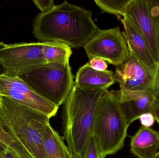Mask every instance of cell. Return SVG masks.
Instances as JSON below:
<instances>
[{"label": "cell", "mask_w": 159, "mask_h": 158, "mask_svg": "<svg viewBox=\"0 0 159 158\" xmlns=\"http://www.w3.org/2000/svg\"><path fill=\"white\" fill-rule=\"evenodd\" d=\"M83 48L89 60L102 58L116 66L123 63L129 54L126 40L118 27L99 29Z\"/></svg>", "instance_id": "52a82bcc"}, {"label": "cell", "mask_w": 159, "mask_h": 158, "mask_svg": "<svg viewBox=\"0 0 159 158\" xmlns=\"http://www.w3.org/2000/svg\"><path fill=\"white\" fill-rule=\"evenodd\" d=\"M124 26L122 32L129 52L132 54L144 66L156 74L157 64L153 58L148 45L142 35L127 19L120 18Z\"/></svg>", "instance_id": "7c38bea8"}, {"label": "cell", "mask_w": 159, "mask_h": 158, "mask_svg": "<svg viewBox=\"0 0 159 158\" xmlns=\"http://www.w3.org/2000/svg\"><path fill=\"white\" fill-rule=\"evenodd\" d=\"M43 143L47 158H71L68 147L61 137L50 124L44 132Z\"/></svg>", "instance_id": "9a60e30c"}, {"label": "cell", "mask_w": 159, "mask_h": 158, "mask_svg": "<svg viewBox=\"0 0 159 158\" xmlns=\"http://www.w3.org/2000/svg\"><path fill=\"white\" fill-rule=\"evenodd\" d=\"M5 158H18L16 156L12 155V154H9V153H6Z\"/></svg>", "instance_id": "d4e9b609"}, {"label": "cell", "mask_w": 159, "mask_h": 158, "mask_svg": "<svg viewBox=\"0 0 159 158\" xmlns=\"http://www.w3.org/2000/svg\"><path fill=\"white\" fill-rule=\"evenodd\" d=\"M129 127L116 91H105L96 108L92 133L100 158L114 155L123 147Z\"/></svg>", "instance_id": "277c9868"}, {"label": "cell", "mask_w": 159, "mask_h": 158, "mask_svg": "<svg viewBox=\"0 0 159 158\" xmlns=\"http://www.w3.org/2000/svg\"><path fill=\"white\" fill-rule=\"evenodd\" d=\"M115 83L113 71H97L87 63L78 70L75 84L85 90H107Z\"/></svg>", "instance_id": "5bb4252c"}, {"label": "cell", "mask_w": 159, "mask_h": 158, "mask_svg": "<svg viewBox=\"0 0 159 158\" xmlns=\"http://www.w3.org/2000/svg\"><path fill=\"white\" fill-rule=\"evenodd\" d=\"M0 147L6 153L12 154L18 158H31L18 146L14 138L6 130L0 120Z\"/></svg>", "instance_id": "e0dca14e"}, {"label": "cell", "mask_w": 159, "mask_h": 158, "mask_svg": "<svg viewBox=\"0 0 159 158\" xmlns=\"http://www.w3.org/2000/svg\"><path fill=\"white\" fill-rule=\"evenodd\" d=\"M81 158H100L92 135L90 136L81 155Z\"/></svg>", "instance_id": "d6986e66"}, {"label": "cell", "mask_w": 159, "mask_h": 158, "mask_svg": "<svg viewBox=\"0 0 159 158\" xmlns=\"http://www.w3.org/2000/svg\"><path fill=\"white\" fill-rule=\"evenodd\" d=\"M89 64L92 68L97 71H103L107 70V63L102 58H92L89 60Z\"/></svg>", "instance_id": "44dd1931"}, {"label": "cell", "mask_w": 159, "mask_h": 158, "mask_svg": "<svg viewBox=\"0 0 159 158\" xmlns=\"http://www.w3.org/2000/svg\"><path fill=\"white\" fill-rule=\"evenodd\" d=\"M154 3L156 4L159 7V1H153Z\"/></svg>", "instance_id": "83f0119b"}, {"label": "cell", "mask_w": 159, "mask_h": 158, "mask_svg": "<svg viewBox=\"0 0 159 158\" xmlns=\"http://www.w3.org/2000/svg\"><path fill=\"white\" fill-rule=\"evenodd\" d=\"M106 90H85L75 84L64 102L63 138L72 156H81L92 133L98 102Z\"/></svg>", "instance_id": "3957f363"}, {"label": "cell", "mask_w": 159, "mask_h": 158, "mask_svg": "<svg viewBox=\"0 0 159 158\" xmlns=\"http://www.w3.org/2000/svg\"><path fill=\"white\" fill-rule=\"evenodd\" d=\"M6 44H5L3 42H0V51L6 46ZM4 69L2 65L1 62H0V76L4 75Z\"/></svg>", "instance_id": "cb8c5ba5"}, {"label": "cell", "mask_w": 159, "mask_h": 158, "mask_svg": "<svg viewBox=\"0 0 159 158\" xmlns=\"http://www.w3.org/2000/svg\"><path fill=\"white\" fill-rule=\"evenodd\" d=\"M130 0H94L96 4L104 12L114 14L120 18L123 16Z\"/></svg>", "instance_id": "ac0fdd59"}, {"label": "cell", "mask_w": 159, "mask_h": 158, "mask_svg": "<svg viewBox=\"0 0 159 158\" xmlns=\"http://www.w3.org/2000/svg\"><path fill=\"white\" fill-rule=\"evenodd\" d=\"M130 151L138 158H154L159 151V132L142 126L130 137Z\"/></svg>", "instance_id": "4fadbf2b"}, {"label": "cell", "mask_w": 159, "mask_h": 158, "mask_svg": "<svg viewBox=\"0 0 159 158\" xmlns=\"http://www.w3.org/2000/svg\"><path fill=\"white\" fill-rule=\"evenodd\" d=\"M0 62L4 75L13 77H20L47 63L39 42L6 44L0 51Z\"/></svg>", "instance_id": "ba28073f"}, {"label": "cell", "mask_w": 159, "mask_h": 158, "mask_svg": "<svg viewBox=\"0 0 159 158\" xmlns=\"http://www.w3.org/2000/svg\"><path fill=\"white\" fill-rule=\"evenodd\" d=\"M50 117L0 96V120L20 148L31 158H47L43 136Z\"/></svg>", "instance_id": "7a4b0ae2"}, {"label": "cell", "mask_w": 159, "mask_h": 158, "mask_svg": "<svg viewBox=\"0 0 159 158\" xmlns=\"http://www.w3.org/2000/svg\"><path fill=\"white\" fill-rule=\"evenodd\" d=\"M6 152L4 151H0V158H5V156Z\"/></svg>", "instance_id": "484cf974"}, {"label": "cell", "mask_w": 159, "mask_h": 158, "mask_svg": "<svg viewBox=\"0 0 159 158\" xmlns=\"http://www.w3.org/2000/svg\"><path fill=\"white\" fill-rule=\"evenodd\" d=\"M20 78L39 95L56 106L64 104L75 83L70 63H46Z\"/></svg>", "instance_id": "5b68a950"}, {"label": "cell", "mask_w": 159, "mask_h": 158, "mask_svg": "<svg viewBox=\"0 0 159 158\" xmlns=\"http://www.w3.org/2000/svg\"><path fill=\"white\" fill-rule=\"evenodd\" d=\"M71 158H81L80 155H76V156H72Z\"/></svg>", "instance_id": "4316f807"}, {"label": "cell", "mask_w": 159, "mask_h": 158, "mask_svg": "<svg viewBox=\"0 0 159 158\" xmlns=\"http://www.w3.org/2000/svg\"><path fill=\"white\" fill-rule=\"evenodd\" d=\"M123 17L145 40L155 62L159 63V7L153 1L130 0Z\"/></svg>", "instance_id": "8992f818"}, {"label": "cell", "mask_w": 159, "mask_h": 158, "mask_svg": "<svg viewBox=\"0 0 159 158\" xmlns=\"http://www.w3.org/2000/svg\"><path fill=\"white\" fill-rule=\"evenodd\" d=\"M120 110L127 124L140 118L145 114H151L156 98L151 89L143 91H116Z\"/></svg>", "instance_id": "8fae6325"}, {"label": "cell", "mask_w": 159, "mask_h": 158, "mask_svg": "<svg viewBox=\"0 0 159 158\" xmlns=\"http://www.w3.org/2000/svg\"><path fill=\"white\" fill-rule=\"evenodd\" d=\"M139 119L141 121L142 126L146 127H151L153 126L156 121L153 115L150 113L143 114L141 116Z\"/></svg>", "instance_id": "7402d4cb"}, {"label": "cell", "mask_w": 159, "mask_h": 158, "mask_svg": "<svg viewBox=\"0 0 159 158\" xmlns=\"http://www.w3.org/2000/svg\"><path fill=\"white\" fill-rule=\"evenodd\" d=\"M154 158H159V152L157 153V154L156 155V156L154 157Z\"/></svg>", "instance_id": "f1b7e54d"}, {"label": "cell", "mask_w": 159, "mask_h": 158, "mask_svg": "<svg viewBox=\"0 0 159 158\" xmlns=\"http://www.w3.org/2000/svg\"><path fill=\"white\" fill-rule=\"evenodd\" d=\"M0 96L7 97L51 118L57 113L56 106L35 92L19 77L0 76Z\"/></svg>", "instance_id": "9c48e42d"}, {"label": "cell", "mask_w": 159, "mask_h": 158, "mask_svg": "<svg viewBox=\"0 0 159 158\" xmlns=\"http://www.w3.org/2000/svg\"><path fill=\"white\" fill-rule=\"evenodd\" d=\"M92 16L90 10L65 1L36 16L33 33L39 42H58L79 48L99 30Z\"/></svg>", "instance_id": "6da1fadb"}, {"label": "cell", "mask_w": 159, "mask_h": 158, "mask_svg": "<svg viewBox=\"0 0 159 158\" xmlns=\"http://www.w3.org/2000/svg\"><path fill=\"white\" fill-rule=\"evenodd\" d=\"M156 100L153 105L151 114L153 115L155 120L159 124V91L153 92Z\"/></svg>", "instance_id": "603a6c76"}, {"label": "cell", "mask_w": 159, "mask_h": 158, "mask_svg": "<svg viewBox=\"0 0 159 158\" xmlns=\"http://www.w3.org/2000/svg\"><path fill=\"white\" fill-rule=\"evenodd\" d=\"M41 52L47 63L65 65L72 54L69 45L58 42H41Z\"/></svg>", "instance_id": "2e32d148"}, {"label": "cell", "mask_w": 159, "mask_h": 158, "mask_svg": "<svg viewBox=\"0 0 159 158\" xmlns=\"http://www.w3.org/2000/svg\"><path fill=\"white\" fill-rule=\"evenodd\" d=\"M155 74L144 66L132 54L123 63L116 67L115 82L120 84V90L143 91L151 89Z\"/></svg>", "instance_id": "30bf717a"}, {"label": "cell", "mask_w": 159, "mask_h": 158, "mask_svg": "<svg viewBox=\"0 0 159 158\" xmlns=\"http://www.w3.org/2000/svg\"><path fill=\"white\" fill-rule=\"evenodd\" d=\"M41 13H45L50 11L55 7L54 1L52 0H34L33 1Z\"/></svg>", "instance_id": "ffe728a7"}]
</instances>
